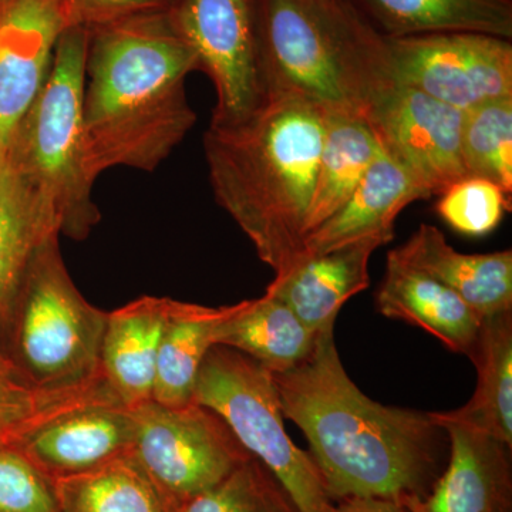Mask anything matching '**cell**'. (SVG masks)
Here are the masks:
<instances>
[{
	"mask_svg": "<svg viewBox=\"0 0 512 512\" xmlns=\"http://www.w3.org/2000/svg\"><path fill=\"white\" fill-rule=\"evenodd\" d=\"M53 481L60 512H175L131 454Z\"/></svg>",
	"mask_w": 512,
	"mask_h": 512,
	"instance_id": "obj_26",
	"label": "cell"
},
{
	"mask_svg": "<svg viewBox=\"0 0 512 512\" xmlns=\"http://www.w3.org/2000/svg\"><path fill=\"white\" fill-rule=\"evenodd\" d=\"M393 258L460 296L481 318L512 311V251L461 254L439 228L421 224Z\"/></svg>",
	"mask_w": 512,
	"mask_h": 512,
	"instance_id": "obj_16",
	"label": "cell"
},
{
	"mask_svg": "<svg viewBox=\"0 0 512 512\" xmlns=\"http://www.w3.org/2000/svg\"><path fill=\"white\" fill-rule=\"evenodd\" d=\"M386 244L384 238H366L325 254L303 256L265 292L284 302L312 332H322L336 325L350 298L369 288L370 256Z\"/></svg>",
	"mask_w": 512,
	"mask_h": 512,
	"instance_id": "obj_15",
	"label": "cell"
},
{
	"mask_svg": "<svg viewBox=\"0 0 512 512\" xmlns=\"http://www.w3.org/2000/svg\"><path fill=\"white\" fill-rule=\"evenodd\" d=\"M384 39L431 33L512 37V0H345Z\"/></svg>",
	"mask_w": 512,
	"mask_h": 512,
	"instance_id": "obj_21",
	"label": "cell"
},
{
	"mask_svg": "<svg viewBox=\"0 0 512 512\" xmlns=\"http://www.w3.org/2000/svg\"><path fill=\"white\" fill-rule=\"evenodd\" d=\"M316 8L322 9L323 12L330 13V15L338 16L343 19L357 18L352 8L345 2V0H308Z\"/></svg>",
	"mask_w": 512,
	"mask_h": 512,
	"instance_id": "obj_34",
	"label": "cell"
},
{
	"mask_svg": "<svg viewBox=\"0 0 512 512\" xmlns=\"http://www.w3.org/2000/svg\"><path fill=\"white\" fill-rule=\"evenodd\" d=\"M194 402L227 423L241 446L274 474L299 512H332L311 454L286 433L274 376L265 367L237 350L212 346L198 372Z\"/></svg>",
	"mask_w": 512,
	"mask_h": 512,
	"instance_id": "obj_7",
	"label": "cell"
},
{
	"mask_svg": "<svg viewBox=\"0 0 512 512\" xmlns=\"http://www.w3.org/2000/svg\"><path fill=\"white\" fill-rule=\"evenodd\" d=\"M168 15L214 84L211 124L238 123L264 106L256 0H175Z\"/></svg>",
	"mask_w": 512,
	"mask_h": 512,
	"instance_id": "obj_9",
	"label": "cell"
},
{
	"mask_svg": "<svg viewBox=\"0 0 512 512\" xmlns=\"http://www.w3.org/2000/svg\"><path fill=\"white\" fill-rule=\"evenodd\" d=\"M74 28L64 0H5L0 5V151L45 86L57 43Z\"/></svg>",
	"mask_w": 512,
	"mask_h": 512,
	"instance_id": "obj_12",
	"label": "cell"
},
{
	"mask_svg": "<svg viewBox=\"0 0 512 512\" xmlns=\"http://www.w3.org/2000/svg\"><path fill=\"white\" fill-rule=\"evenodd\" d=\"M332 512H410L402 501L392 498L355 497L333 503Z\"/></svg>",
	"mask_w": 512,
	"mask_h": 512,
	"instance_id": "obj_33",
	"label": "cell"
},
{
	"mask_svg": "<svg viewBox=\"0 0 512 512\" xmlns=\"http://www.w3.org/2000/svg\"><path fill=\"white\" fill-rule=\"evenodd\" d=\"M74 26L92 29L134 16L168 12L175 0H64Z\"/></svg>",
	"mask_w": 512,
	"mask_h": 512,
	"instance_id": "obj_32",
	"label": "cell"
},
{
	"mask_svg": "<svg viewBox=\"0 0 512 512\" xmlns=\"http://www.w3.org/2000/svg\"><path fill=\"white\" fill-rule=\"evenodd\" d=\"M175 512H299L274 474L255 457Z\"/></svg>",
	"mask_w": 512,
	"mask_h": 512,
	"instance_id": "obj_29",
	"label": "cell"
},
{
	"mask_svg": "<svg viewBox=\"0 0 512 512\" xmlns=\"http://www.w3.org/2000/svg\"><path fill=\"white\" fill-rule=\"evenodd\" d=\"M274 380L285 419L305 434L332 503L423 497L439 478L440 429L430 413L373 402L340 362L335 325L303 362Z\"/></svg>",
	"mask_w": 512,
	"mask_h": 512,
	"instance_id": "obj_1",
	"label": "cell"
},
{
	"mask_svg": "<svg viewBox=\"0 0 512 512\" xmlns=\"http://www.w3.org/2000/svg\"><path fill=\"white\" fill-rule=\"evenodd\" d=\"M450 441L447 468L429 493L404 498L410 512H511V447L443 413H430Z\"/></svg>",
	"mask_w": 512,
	"mask_h": 512,
	"instance_id": "obj_14",
	"label": "cell"
},
{
	"mask_svg": "<svg viewBox=\"0 0 512 512\" xmlns=\"http://www.w3.org/2000/svg\"><path fill=\"white\" fill-rule=\"evenodd\" d=\"M266 100L295 94L328 111L365 116L393 83L384 39L362 19L308 0H256Z\"/></svg>",
	"mask_w": 512,
	"mask_h": 512,
	"instance_id": "obj_4",
	"label": "cell"
},
{
	"mask_svg": "<svg viewBox=\"0 0 512 512\" xmlns=\"http://www.w3.org/2000/svg\"><path fill=\"white\" fill-rule=\"evenodd\" d=\"M3 2H5V0H0V5H2Z\"/></svg>",
	"mask_w": 512,
	"mask_h": 512,
	"instance_id": "obj_35",
	"label": "cell"
},
{
	"mask_svg": "<svg viewBox=\"0 0 512 512\" xmlns=\"http://www.w3.org/2000/svg\"><path fill=\"white\" fill-rule=\"evenodd\" d=\"M461 154L468 177H480L512 195V97L464 111Z\"/></svg>",
	"mask_w": 512,
	"mask_h": 512,
	"instance_id": "obj_27",
	"label": "cell"
},
{
	"mask_svg": "<svg viewBox=\"0 0 512 512\" xmlns=\"http://www.w3.org/2000/svg\"><path fill=\"white\" fill-rule=\"evenodd\" d=\"M170 301L143 296L107 312L100 350L101 377L127 409L153 400L158 350Z\"/></svg>",
	"mask_w": 512,
	"mask_h": 512,
	"instance_id": "obj_17",
	"label": "cell"
},
{
	"mask_svg": "<svg viewBox=\"0 0 512 512\" xmlns=\"http://www.w3.org/2000/svg\"><path fill=\"white\" fill-rule=\"evenodd\" d=\"M380 147L427 198L468 177L461 154L464 111L429 94L392 83L365 113Z\"/></svg>",
	"mask_w": 512,
	"mask_h": 512,
	"instance_id": "obj_11",
	"label": "cell"
},
{
	"mask_svg": "<svg viewBox=\"0 0 512 512\" xmlns=\"http://www.w3.org/2000/svg\"><path fill=\"white\" fill-rule=\"evenodd\" d=\"M197 57L168 12L89 29L83 121L99 177L114 167L156 170L194 126L185 79Z\"/></svg>",
	"mask_w": 512,
	"mask_h": 512,
	"instance_id": "obj_2",
	"label": "cell"
},
{
	"mask_svg": "<svg viewBox=\"0 0 512 512\" xmlns=\"http://www.w3.org/2000/svg\"><path fill=\"white\" fill-rule=\"evenodd\" d=\"M133 410L113 397L92 400L50 417L15 444L52 480L77 476L131 453Z\"/></svg>",
	"mask_w": 512,
	"mask_h": 512,
	"instance_id": "obj_13",
	"label": "cell"
},
{
	"mask_svg": "<svg viewBox=\"0 0 512 512\" xmlns=\"http://www.w3.org/2000/svg\"><path fill=\"white\" fill-rule=\"evenodd\" d=\"M89 29H67L52 70L5 147L19 173L55 212L60 232L83 241L99 224L83 121Z\"/></svg>",
	"mask_w": 512,
	"mask_h": 512,
	"instance_id": "obj_5",
	"label": "cell"
},
{
	"mask_svg": "<svg viewBox=\"0 0 512 512\" xmlns=\"http://www.w3.org/2000/svg\"><path fill=\"white\" fill-rule=\"evenodd\" d=\"M133 414L131 457L174 511L252 457L227 423L201 404L167 407L151 400Z\"/></svg>",
	"mask_w": 512,
	"mask_h": 512,
	"instance_id": "obj_8",
	"label": "cell"
},
{
	"mask_svg": "<svg viewBox=\"0 0 512 512\" xmlns=\"http://www.w3.org/2000/svg\"><path fill=\"white\" fill-rule=\"evenodd\" d=\"M106 397L116 399L106 384L72 393L37 389L0 349V444L16 443L42 421L80 404Z\"/></svg>",
	"mask_w": 512,
	"mask_h": 512,
	"instance_id": "obj_28",
	"label": "cell"
},
{
	"mask_svg": "<svg viewBox=\"0 0 512 512\" xmlns=\"http://www.w3.org/2000/svg\"><path fill=\"white\" fill-rule=\"evenodd\" d=\"M384 50L394 83L458 110L512 97V43L503 37L431 33L384 39Z\"/></svg>",
	"mask_w": 512,
	"mask_h": 512,
	"instance_id": "obj_10",
	"label": "cell"
},
{
	"mask_svg": "<svg viewBox=\"0 0 512 512\" xmlns=\"http://www.w3.org/2000/svg\"><path fill=\"white\" fill-rule=\"evenodd\" d=\"M229 311L231 306L208 308L171 299L158 350L154 402L167 407L194 403L198 372L215 346V329Z\"/></svg>",
	"mask_w": 512,
	"mask_h": 512,
	"instance_id": "obj_24",
	"label": "cell"
},
{
	"mask_svg": "<svg viewBox=\"0 0 512 512\" xmlns=\"http://www.w3.org/2000/svg\"><path fill=\"white\" fill-rule=\"evenodd\" d=\"M318 335L284 302L265 292L261 298L231 305L215 329L214 343L244 353L275 375L311 355Z\"/></svg>",
	"mask_w": 512,
	"mask_h": 512,
	"instance_id": "obj_22",
	"label": "cell"
},
{
	"mask_svg": "<svg viewBox=\"0 0 512 512\" xmlns=\"http://www.w3.org/2000/svg\"><path fill=\"white\" fill-rule=\"evenodd\" d=\"M60 237L53 234L37 249L10 312L3 352L37 389L84 392L106 384L100 350L107 312L74 285Z\"/></svg>",
	"mask_w": 512,
	"mask_h": 512,
	"instance_id": "obj_6",
	"label": "cell"
},
{
	"mask_svg": "<svg viewBox=\"0 0 512 512\" xmlns=\"http://www.w3.org/2000/svg\"><path fill=\"white\" fill-rule=\"evenodd\" d=\"M380 151L365 117L328 111L305 238L349 200Z\"/></svg>",
	"mask_w": 512,
	"mask_h": 512,
	"instance_id": "obj_23",
	"label": "cell"
},
{
	"mask_svg": "<svg viewBox=\"0 0 512 512\" xmlns=\"http://www.w3.org/2000/svg\"><path fill=\"white\" fill-rule=\"evenodd\" d=\"M470 359L476 392L466 406L444 414L512 447V311L483 319Z\"/></svg>",
	"mask_w": 512,
	"mask_h": 512,
	"instance_id": "obj_25",
	"label": "cell"
},
{
	"mask_svg": "<svg viewBox=\"0 0 512 512\" xmlns=\"http://www.w3.org/2000/svg\"><path fill=\"white\" fill-rule=\"evenodd\" d=\"M53 234L59 220L19 173L6 150L0 151V349L10 312L37 249Z\"/></svg>",
	"mask_w": 512,
	"mask_h": 512,
	"instance_id": "obj_20",
	"label": "cell"
},
{
	"mask_svg": "<svg viewBox=\"0 0 512 512\" xmlns=\"http://www.w3.org/2000/svg\"><path fill=\"white\" fill-rule=\"evenodd\" d=\"M328 110L295 94L268 97L234 124H210L205 160L215 200L237 222L275 278L305 254Z\"/></svg>",
	"mask_w": 512,
	"mask_h": 512,
	"instance_id": "obj_3",
	"label": "cell"
},
{
	"mask_svg": "<svg viewBox=\"0 0 512 512\" xmlns=\"http://www.w3.org/2000/svg\"><path fill=\"white\" fill-rule=\"evenodd\" d=\"M436 211L454 231L467 237H484L511 211V197L497 184L480 177H466L439 195Z\"/></svg>",
	"mask_w": 512,
	"mask_h": 512,
	"instance_id": "obj_30",
	"label": "cell"
},
{
	"mask_svg": "<svg viewBox=\"0 0 512 512\" xmlns=\"http://www.w3.org/2000/svg\"><path fill=\"white\" fill-rule=\"evenodd\" d=\"M429 200L383 148L355 192L332 217L305 238V254H325L362 239L394 238V222L414 201Z\"/></svg>",
	"mask_w": 512,
	"mask_h": 512,
	"instance_id": "obj_18",
	"label": "cell"
},
{
	"mask_svg": "<svg viewBox=\"0 0 512 512\" xmlns=\"http://www.w3.org/2000/svg\"><path fill=\"white\" fill-rule=\"evenodd\" d=\"M0 512H60L55 481L15 444H0Z\"/></svg>",
	"mask_w": 512,
	"mask_h": 512,
	"instance_id": "obj_31",
	"label": "cell"
},
{
	"mask_svg": "<svg viewBox=\"0 0 512 512\" xmlns=\"http://www.w3.org/2000/svg\"><path fill=\"white\" fill-rule=\"evenodd\" d=\"M376 308L386 318L419 326L447 349L468 357L476 348L484 319L439 281L390 254L386 274L376 292Z\"/></svg>",
	"mask_w": 512,
	"mask_h": 512,
	"instance_id": "obj_19",
	"label": "cell"
}]
</instances>
